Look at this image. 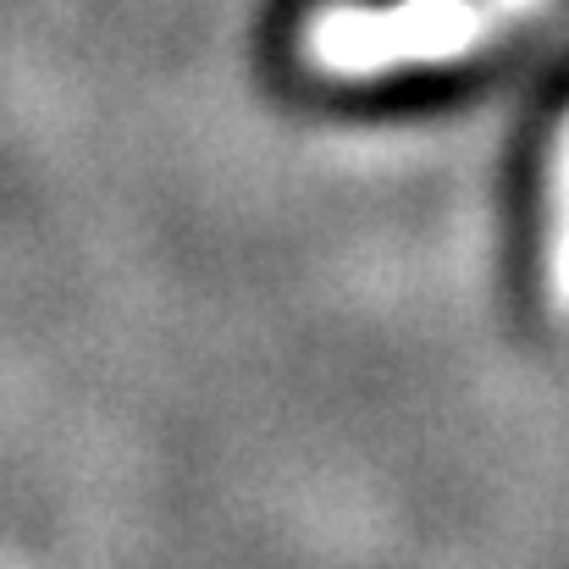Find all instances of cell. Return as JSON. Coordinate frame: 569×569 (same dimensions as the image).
<instances>
[{"label":"cell","instance_id":"obj_1","mask_svg":"<svg viewBox=\"0 0 569 569\" xmlns=\"http://www.w3.org/2000/svg\"><path fill=\"white\" fill-rule=\"evenodd\" d=\"M542 0H398V6H321L305 50L332 78H377L398 67L459 61Z\"/></svg>","mask_w":569,"mask_h":569},{"label":"cell","instance_id":"obj_2","mask_svg":"<svg viewBox=\"0 0 569 569\" xmlns=\"http://www.w3.org/2000/svg\"><path fill=\"white\" fill-rule=\"evenodd\" d=\"M548 282H553V305L569 310V122L553 150V172H548Z\"/></svg>","mask_w":569,"mask_h":569}]
</instances>
